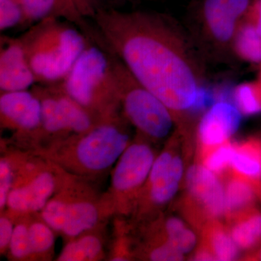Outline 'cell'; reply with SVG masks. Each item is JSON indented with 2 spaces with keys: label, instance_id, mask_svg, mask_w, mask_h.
<instances>
[{
  "label": "cell",
  "instance_id": "3957f363",
  "mask_svg": "<svg viewBox=\"0 0 261 261\" xmlns=\"http://www.w3.org/2000/svg\"><path fill=\"white\" fill-rule=\"evenodd\" d=\"M19 39L37 84L44 85L63 82L89 42L78 27L57 18L33 24Z\"/></svg>",
  "mask_w": 261,
  "mask_h": 261
},
{
  "label": "cell",
  "instance_id": "836d02e7",
  "mask_svg": "<svg viewBox=\"0 0 261 261\" xmlns=\"http://www.w3.org/2000/svg\"><path fill=\"white\" fill-rule=\"evenodd\" d=\"M195 259L196 260H216V258L210 250L203 245H202L196 252Z\"/></svg>",
  "mask_w": 261,
  "mask_h": 261
},
{
  "label": "cell",
  "instance_id": "2e32d148",
  "mask_svg": "<svg viewBox=\"0 0 261 261\" xmlns=\"http://www.w3.org/2000/svg\"><path fill=\"white\" fill-rule=\"evenodd\" d=\"M230 234L239 248L252 250L261 243V213L250 207L228 217Z\"/></svg>",
  "mask_w": 261,
  "mask_h": 261
},
{
  "label": "cell",
  "instance_id": "4dcf8cb0",
  "mask_svg": "<svg viewBox=\"0 0 261 261\" xmlns=\"http://www.w3.org/2000/svg\"><path fill=\"white\" fill-rule=\"evenodd\" d=\"M183 255L166 241L154 247L149 252V257L151 260H183Z\"/></svg>",
  "mask_w": 261,
  "mask_h": 261
},
{
  "label": "cell",
  "instance_id": "d590c367",
  "mask_svg": "<svg viewBox=\"0 0 261 261\" xmlns=\"http://www.w3.org/2000/svg\"><path fill=\"white\" fill-rule=\"evenodd\" d=\"M100 1H103V0H100ZM105 1L109 2L111 5H119L121 4V3H126V2H130V0H105Z\"/></svg>",
  "mask_w": 261,
  "mask_h": 261
},
{
  "label": "cell",
  "instance_id": "277c9868",
  "mask_svg": "<svg viewBox=\"0 0 261 261\" xmlns=\"http://www.w3.org/2000/svg\"><path fill=\"white\" fill-rule=\"evenodd\" d=\"M251 0H197L185 28L206 61L234 58L233 41Z\"/></svg>",
  "mask_w": 261,
  "mask_h": 261
},
{
  "label": "cell",
  "instance_id": "7a4b0ae2",
  "mask_svg": "<svg viewBox=\"0 0 261 261\" xmlns=\"http://www.w3.org/2000/svg\"><path fill=\"white\" fill-rule=\"evenodd\" d=\"M61 85L96 123L117 121L121 107L112 53L97 32Z\"/></svg>",
  "mask_w": 261,
  "mask_h": 261
},
{
  "label": "cell",
  "instance_id": "f1b7e54d",
  "mask_svg": "<svg viewBox=\"0 0 261 261\" xmlns=\"http://www.w3.org/2000/svg\"><path fill=\"white\" fill-rule=\"evenodd\" d=\"M25 24L23 7L20 0H0V30Z\"/></svg>",
  "mask_w": 261,
  "mask_h": 261
},
{
  "label": "cell",
  "instance_id": "7402d4cb",
  "mask_svg": "<svg viewBox=\"0 0 261 261\" xmlns=\"http://www.w3.org/2000/svg\"><path fill=\"white\" fill-rule=\"evenodd\" d=\"M69 242L60 253V261H92L102 257V240L94 234L80 235Z\"/></svg>",
  "mask_w": 261,
  "mask_h": 261
},
{
  "label": "cell",
  "instance_id": "1f68e13d",
  "mask_svg": "<svg viewBox=\"0 0 261 261\" xmlns=\"http://www.w3.org/2000/svg\"><path fill=\"white\" fill-rule=\"evenodd\" d=\"M15 226L10 218L2 216L0 218V250L5 253L9 249L10 240Z\"/></svg>",
  "mask_w": 261,
  "mask_h": 261
},
{
  "label": "cell",
  "instance_id": "cb8c5ba5",
  "mask_svg": "<svg viewBox=\"0 0 261 261\" xmlns=\"http://www.w3.org/2000/svg\"><path fill=\"white\" fill-rule=\"evenodd\" d=\"M234 149L235 145L229 141L214 147L201 148L202 165L216 174L224 173L231 167Z\"/></svg>",
  "mask_w": 261,
  "mask_h": 261
},
{
  "label": "cell",
  "instance_id": "f546056e",
  "mask_svg": "<svg viewBox=\"0 0 261 261\" xmlns=\"http://www.w3.org/2000/svg\"><path fill=\"white\" fill-rule=\"evenodd\" d=\"M13 185V173L9 161L2 159L0 161V207L7 206L8 195Z\"/></svg>",
  "mask_w": 261,
  "mask_h": 261
},
{
  "label": "cell",
  "instance_id": "ffe728a7",
  "mask_svg": "<svg viewBox=\"0 0 261 261\" xmlns=\"http://www.w3.org/2000/svg\"><path fill=\"white\" fill-rule=\"evenodd\" d=\"M233 51L236 60L257 67L261 65V34L245 18L235 36Z\"/></svg>",
  "mask_w": 261,
  "mask_h": 261
},
{
  "label": "cell",
  "instance_id": "5b68a950",
  "mask_svg": "<svg viewBox=\"0 0 261 261\" xmlns=\"http://www.w3.org/2000/svg\"><path fill=\"white\" fill-rule=\"evenodd\" d=\"M111 51L120 103L125 116L146 137L155 140L164 138L176 123L172 113L136 80L121 60Z\"/></svg>",
  "mask_w": 261,
  "mask_h": 261
},
{
  "label": "cell",
  "instance_id": "7c38bea8",
  "mask_svg": "<svg viewBox=\"0 0 261 261\" xmlns=\"http://www.w3.org/2000/svg\"><path fill=\"white\" fill-rule=\"evenodd\" d=\"M54 175L48 171H38L19 178L13 184L7 206L12 212L27 214L42 211L56 190Z\"/></svg>",
  "mask_w": 261,
  "mask_h": 261
},
{
  "label": "cell",
  "instance_id": "30bf717a",
  "mask_svg": "<svg viewBox=\"0 0 261 261\" xmlns=\"http://www.w3.org/2000/svg\"><path fill=\"white\" fill-rule=\"evenodd\" d=\"M186 183L189 204L202 220L210 222L226 215L224 186L217 174L204 166L194 165L187 171Z\"/></svg>",
  "mask_w": 261,
  "mask_h": 261
},
{
  "label": "cell",
  "instance_id": "8992f818",
  "mask_svg": "<svg viewBox=\"0 0 261 261\" xmlns=\"http://www.w3.org/2000/svg\"><path fill=\"white\" fill-rule=\"evenodd\" d=\"M129 145V137L119 120L96 123L85 133L75 135L73 157L84 171L97 173L115 164Z\"/></svg>",
  "mask_w": 261,
  "mask_h": 261
},
{
  "label": "cell",
  "instance_id": "4fadbf2b",
  "mask_svg": "<svg viewBox=\"0 0 261 261\" xmlns=\"http://www.w3.org/2000/svg\"><path fill=\"white\" fill-rule=\"evenodd\" d=\"M37 84L19 38L0 39V90H28Z\"/></svg>",
  "mask_w": 261,
  "mask_h": 261
},
{
  "label": "cell",
  "instance_id": "d6a6232c",
  "mask_svg": "<svg viewBox=\"0 0 261 261\" xmlns=\"http://www.w3.org/2000/svg\"><path fill=\"white\" fill-rule=\"evenodd\" d=\"M245 19L261 34V0H251Z\"/></svg>",
  "mask_w": 261,
  "mask_h": 261
},
{
  "label": "cell",
  "instance_id": "ba28073f",
  "mask_svg": "<svg viewBox=\"0 0 261 261\" xmlns=\"http://www.w3.org/2000/svg\"><path fill=\"white\" fill-rule=\"evenodd\" d=\"M154 161L149 146L142 142L128 145L116 163L111 176V189L118 207L143 186Z\"/></svg>",
  "mask_w": 261,
  "mask_h": 261
},
{
  "label": "cell",
  "instance_id": "52a82bcc",
  "mask_svg": "<svg viewBox=\"0 0 261 261\" xmlns=\"http://www.w3.org/2000/svg\"><path fill=\"white\" fill-rule=\"evenodd\" d=\"M33 89L42 106V132L78 135L96 124L92 116L63 90L61 84H39Z\"/></svg>",
  "mask_w": 261,
  "mask_h": 261
},
{
  "label": "cell",
  "instance_id": "4316f807",
  "mask_svg": "<svg viewBox=\"0 0 261 261\" xmlns=\"http://www.w3.org/2000/svg\"><path fill=\"white\" fill-rule=\"evenodd\" d=\"M69 197V193L57 195L48 201L41 211L43 221L55 231L61 233L64 226Z\"/></svg>",
  "mask_w": 261,
  "mask_h": 261
},
{
  "label": "cell",
  "instance_id": "e0dca14e",
  "mask_svg": "<svg viewBox=\"0 0 261 261\" xmlns=\"http://www.w3.org/2000/svg\"><path fill=\"white\" fill-rule=\"evenodd\" d=\"M231 168L235 175L250 181L261 178V141L247 140L235 145Z\"/></svg>",
  "mask_w": 261,
  "mask_h": 261
},
{
  "label": "cell",
  "instance_id": "74e56055",
  "mask_svg": "<svg viewBox=\"0 0 261 261\" xmlns=\"http://www.w3.org/2000/svg\"><path fill=\"white\" fill-rule=\"evenodd\" d=\"M133 1H142V0H130V2ZM147 1H155V0H147Z\"/></svg>",
  "mask_w": 261,
  "mask_h": 261
},
{
  "label": "cell",
  "instance_id": "9c48e42d",
  "mask_svg": "<svg viewBox=\"0 0 261 261\" xmlns=\"http://www.w3.org/2000/svg\"><path fill=\"white\" fill-rule=\"evenodd\" d=\"M23 7L25 24L38 23L47 18L62 19L74 24L86 35L93 27L89 20H93L97 10L102 6L100 0H20Z\"/></svg>",
  "mask_w": 261,
  "mask_h": 261
},
{
  "label": "cell",
  "instance_id": "8d00e7d4",
  "mask_svg": "<svg viewBox=\"0 0 261 261\" xmlns=\"http://www.w3.org/2000/svg\"><path fill=\"white\" fill-rule=\"evenodd\" d=\"M257 68H258V78L257 79L261 80V65H259Z\"/></svg>",
  "mask_w": 261,
  "mask_h": 261
},
{
  "label": "cell",
  "instance_id": "9a60e30c",
  "mask_svg": "<svg viewBox=\"0 0 261 261\" xmlns=\"http://www.w3.org/2000/svg\"><path fill=\"white\" fill-rule=\"evenodd\" d=\"M99 208L92 201L70 195L66 218L61 233L74 238L92 229L99 222Z\"/></svg>",
  "mask_w": 261,
  "mask_h": 261
},
{
  "label": "cell",
  "instance_id": "e575fe53",
  "mask_svg": "<svg viewBox=\"0 0 261 261\" xmlns=\"http://www.w3.org/2000/svg\"><path fill=\"white\" fill-rule=\"evenodd\" d=\"M253 184L254 186H255V191H256L257 196L261 200V181L260 180L254 181Z\"/></svg>",
  "mask_w": 261,
  "mask_h": 261
},
{
  "label": "cell",
  "instance_id": "6da1fadb",
  "mask_svg": "<svg viewBox=\"0 0 261 261\" xmlns=\"http://www.w3.org/2000/svg\"><path fill=\"white\" fill-rule=\"evenodd\" d=\"M92 21L107 47L185 128L206 102L207 62L187 29L166 13L103 5Z\"/></svg>",
  "mask_w": 261,
  "mask_h": 261
},
{
  "label": "cell",
  "instance_id": "d6986e66",
  "mask_svg": "<svg viewBox=\"0 0 261 261\" xmlns=\"http://www.w3.org/2000/svg\"><path fill=\"white\" fill-rule=\"evenodd\" d=\"M224 190L228 218L252 207L257 197L253 181L238 175L229 178Z\"/></svg>",
  "mask_w": 261,
  "mask_h": 261
},
{
  "label": "cell",
  "instance_id": "603a6c76",
  "mask_svg": "<svg viewBox=\"0 0 261 261\" xmlns=\"http://www.w3.org/2000/svg\"><path fill=\"white\" fill-rule=\"evenodd\" d=\"M235 106L245 116L261 113V80L239 84L233 92Z\"/></svg>",
  "mask_w": 261,
  "mask_h": 261
},
{
  "label": "cell",
  "instance_id": "5bb4252c",
  "mask_svg": "<svg viewBox=\"0 0 261 261\" xmlns=\"http://www.w3.org/2000/svg\"><path fill=\"white\" fill-rule=\"evenodd\" d=\"M242 116L235 105L226 101L215 103L199 123L197 135L201 148L214 147L229 141L238 132Z\"/></svg>",
  "mask_w": 261,
  "mask_h": 261
},
{
  "label": "cell",
  "instance_id": "484cf974",
  "mask_svg": "<svg viewBox=\"0 0 261 261\" xmlns=\"http://www.w3.org/2000/svg\"><path fill=\"white\" fill-rule=\"evenodd\" d=\"M54 230L42 221H34L29 224V235L34 255L49 253L55 245Z\"/></svg>",
  "mask_w": 261,
  "mask_h": 261
},
{
  "label": "cell",
  "instance_id": "f35d334b",
  "mask_svg": "<svg viewBox=\"0 0 261 261\" xmlns=\"http://www.w3.org/2000/svg\"><path fill=\"white\" fill-rule=\"evenodd\" d=\"M258 258L259 260H261V249L260 250V252H259Z\"/></svg>",
  "mask_w": 261,
  "mask_h": 261
},
{
  "label": "cell",
  "instance_id": "44dd1931",
  "mask_svg": "<svg viewBox=\"0 0 261 261\" xmlns=\"http://www.w3.org/2000/svg\"><path fill=\"white\" fill-rule=\"evenodd\" d=\"M183 172L181 159L178 156H173L168 171L156 181L147 185L151 202L154 205H160L171 200L177 192Z\"/></svg>",
  "mask_w": 261,
  "mask_h": 261
},
{
  "label": "cell",
  "instance_id": "83f0119b",
  "mask_svg": "<svg viewBox=\"0 0 261 261\" xmlns=\"http://www.w3.org/2000/svg\"><path fill=\"white\" fill-rule=\"evenodd\" d=\"M8 250L12 256L18 260L32 257L34 254L29 240V224L20 223L15 225Z\"/></svg>",
  "mask_w": 261,
  "mask_h": 261
},
{
  "label": "cell",
  "instance_id": "8fae6325",
  "mask_svg": "<svg viewBox=\"0 0 261 261\" xmlns=\"http://www.w3.org/2000/svg\"><path fill=\"white\" fill-rule=\"evenodd\" d=\"M0 115L2 126L25 133L42 130V106L33 91L1 92Z\"/></svg>",
  "mask_w": 261,
  "mask_h": 261
},
{
  "label": "cell",
  "instance_id": "ac0fdd59",
  "mask_svg": "<svg viewBox=\"0 0 261 261\" xmlns=\"http://www.w3.org/2000/svg\"><path fill=\"white\" fill-rule=\"evenodd\" d=\"M202 245L210 250L216 260H232L238 255L239 247L229 231L216 220L204 226Z\"/></svg>",
  "mask_w": 261,
  "mask_h": 261
},
{
  "label": "cell",
  "instance_id": "d4e9b609",
  "mask_svg": "<svg viewBox=\"0 0 261 261\" xmlns=\"http://www.w3.org/2000/svg\"><path fill=\"white\" fill-rule=\"evenodd\" d=\"M166 241L181 253H188L193 250L197 238L195 233L187 227L177 218H170L165 224Z\"/></svg>",
  "mask_w": 261,
  "mask_h": 261
}]
</instances>
